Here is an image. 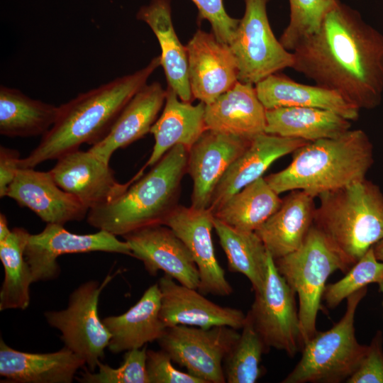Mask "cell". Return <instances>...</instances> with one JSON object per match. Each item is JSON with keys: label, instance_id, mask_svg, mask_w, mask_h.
Instances as JSON below:
<instances>
[{"label": "cell", "instance_id": "6da1fadb", "mask_svg": "<svg viewBox=\"0 0 383 383\" xmlns=\"http://www.w3.org/2000/svg\"><path fill=\"white\" fill-rule=\"evenodd\" d=\"M292 52V68L316 85L336 91L359 110L379 105L383 35L357 11L340 1Z\"/></svg>", "mask_w": 383, "mask_h": 383}, {"label": "cell", "instance_id": "7a4b0ae2", "mask_svg": "<svg viewBox=\"0 0 383 383\" xmlns=\"http://www.w3.org/2000/svg\"><path fill=\"white\" fill-rule=\"evenodd\" d=\"M160 65V56L155 57L143 68L81 93L59 106L55 123L38 146L21 159L20 169L34 168L78 150L82 144L93 145L101 140L126 105Z\"/></svg>", "mask_w": 383, "mask_h": 383}, {"label": "cell", "instance_id": "3957f363", "mask_svg": "<svg viewBox=\"0 0 383 383\" xmlns=\"http://www.w3.org/2000/svg\"><path fill=\"white\" fill-rule=\"evenodd\" d=\"M373 163L367 133L350 129L335 138L306 143L294 151L287 167L265 179L278 194L301 190L315 198L366 179Z\"/></svg>", "mask_w": 383, "mask_h": 383}, {"label": "cell", "instance_id": "277c9868", "mask_svg": "<svg viewBox=\"0 0 383 383\" xmlns=\"http://www.w3.org/2000/svg\"><path fill=\"white\" fill-rule=\"evenodd\" d=\"M188 157L189 150L184 145L174 146L114 201L89 209L87 223L116 236L145 226L164 224L179 206Z\"/></svg>", "mask_w": 383, "mask_h": 383}, {"label": "cell", "instance_id": "5b68a950", "mask_svg": "<svg viewBox=\"0 0 383 383\" xmlns=\"http://www.w3.org/2000/svg\"><path fill=\"white\" fill-rule=\"evenodd\" d=\"M318 198L313 226L349 270L383 239V193L365 179Z\"/></svg>", "mask_w": 383, "mask_h": 383}, {"label": "cell", "instance_id": "8992f818", "mask_svg": "<svg viewBox=\"0 0 383 383\" xmlns=\"http://www.w3.org/2000/svg\"><path fill=\"white\" fill-rule=\"evenodd\" d=\"M367 292L365 287L348 296L345 311L328 331H316L301 349V357L282 383H340L352 376L367 346L358 343L354 327L357 306Z\"/></svg>", "mask_w": 383, "mask_h": 383}, {"label": "cell", "instance_id": "52a82bcc", "mask_svg": "<svg viewBox=\"0 0 383 383\" xmlns=\"http://www.w3.org/2000/svg\"><path fill=\"white\" fill-rule=\"evenodd\" d=\"M274 262L298 296L304 346L317 331V315L328 278L336 270L346 273L348 269L313 225L299 249Z\"/></svg>", "mask_w": 383, "mask_h": 383}, {"label": "cell", "instance_id": "ba28073f", "mask_svg": "<svg viewBox=\"0 0 383 383\" xmlns=\"http://www.w3.org/2000/svg\"><path fill=\"white\" fill-rule=\"evenodd\" d=\"M89 281L79 285L70 296L67 307L44 313L48 323L61 333L65 347L82 357L91 371L104 359L111 334L100 319L98 303L101 292L112 279Z\"/></svg>", "mask_w": 383, "mask_h": 383}, {"label": "cell", "instance_id": "9c48e42d", "mask_svg": "<svg viewBox=\"0 0 383 383\" xmlns=\"http://www.w3.org/2000/svg\"><path fill=\"white\" fill-rule=\"evenodd\" d=\"M270 0H244L245 9L229 46L238 65V81L255 85L267 77L292 68L294 57L274 36L267 5Z\"/></svg>", "mask_w": 383, "mask_h": 383}, {"label": "cell", "instance_id": "30bf717a", "mask_svg": "<svg viewBox=\"0 0 383 383\" xmlns=\"http://www.w3.org/2000/svg\"><path fill=\"white\" fill-rule=\"evenodd\" d=\"M296 293L276 268L269 253L261 291L247 314L267 351L274 348L293 357L303 348Z\"/></svg>", "mask_w": 383, "mask_h": 383}, {"label": "cell", "instance_id": "8fae6325", "mask_svg": "<svg viewBox=\"0 0 383 383\" xmlns=\"http://www.w3.org/2000/svg\"><path fill=\"white\" fill-rule=\"evenodd\" d=\"M240 333L229 326L209 328L177 325L166 328L157 340L172 362L205 383H225L223 360Z\"/></svg>", "mask_w": 383, "mask_h": 383}, {"label": "cell", "instance_id": "7c38bea8", "mask_svg": "<svg viewBox=\"0 0 383 383\" xmlns=\"http://www.w3.org/2000/svg\"><path fill=\"white\" fill-rule=\"evenodd\" d=\"M106 252L132 256L128 244L116 235L99 230L91 234L79 235L66 230L63 225L47 223L38 234H30L25 249L33 282L57 278L60 268L57 258L62 255L89 252Z\"/></svg>", "mask_w": 383, "mask_h": 383}, {"label": "cell", "instance_id": "4fadbf2b", "mask_svg": "<svg viewBox=\"0 0 383 383\" xmlns=\"http://www.w3.org/2000/svg\"><path fill=\"white\" fill-rule=\"evenodd\" d=\"M55 182L76 197L89 210L107 204L120 196L138 178L119 183L109 163L89 150L67 152L50 170Z\"/></svg>", "mask_w": 383, "mask_h": 383}, {"label": "cell", "instance_id": "5bb4252c", "mask_svg": "<svg viewBox=\"0 0 383 383\" xmlns=\"http://www.w3.org/2000/svg\"><path fill=\"white\" fill-rule=\"evenodd\" d=\"M132 256L152 276L162 270L179 284L198 289V268L185 244L168 226L154 224L123 235Z\"/></svg>", "mask_w": 383, "mask_h": 383}, {"label": "cell", "instance_id": "9a60e30c", "mask_svg": "<svg viewBox=\"0 0 383 383\" xmlns=\"http://www.w3.org/2000/svg\"><path fill=\"white\" fill-rule=\"evenodd\" d=\"M194 99L212 103L238 82V65L229 45L199 29L186 45Z\"/></svg>", "mask_w": 383, "mask_h": 383}, {"label": "cell", "instance_id": "2e32d148", "mask_svg": "<svg viewBox=\"0 0 383 383\" xmlns=\"http://www.w3.org/2000/svg\"><path fill=\"white\" fill-rule=\"evenodd\" d=\"M189 250L199 273L198 291L204 295L226 296L233 289L215 255L211 238L213 216L207 209L178 206L165 220Z\"/></svg>", "mask_w": 383, "mask_h": 383}, {"label": "cell", "instance_id": "e0dca14e", "mask_svg": "<svg viewBox=\"0 0 383 383\" xmlns=\"http://www.w3.org/2000/svg\"><path fill=\"white\" fill-rule=\"evenodd\" d=\"M251 141L208 129L202 133L189 150L187 172L193 180L192 207L209 208L219 181Z\"/></svg>", "mask_w": 383, "mask_h": 383}, {"label": "cell", "instance_id": "ac0fdd59", "mask_svg": "<svg viewBox=\"0 0 383 383\" xmlns=\"http://www.w3.org/2000/svg\"><path fill=\"white\" fill-rule=\"evenodd\" d=\"M157 283L161 294L160 318L166 328L226 326L238 330L245 323L246 315L241 310L218 305L197 289L177 283L166 274Z\"/></svg>", "mask_w": 383, "mask_h": 383}, {"label": "cell", "instance_id": "d6986e66", "mask_svg": "<svg viewBox=\"0 0 383 383\" xmlns=\"http://www.w3.org/2000/svg\"><path fill=\"white\" fill-rule=\"evenodd\" d=\"M6 196L29 209L47 223L64 225L79 221L89 211L76 197L57 184L50 171L34 168L18 170Z\"/></svg>", "mask_w": 383, "mask_h": 383}, {"label": "cell", "instance_id": "ffe728a7", "mask_svg": "<svg viewBox=\"0 0 383 383\" xmlns=\"http://www.w3.org/2000/svg\"><path fill=\"white\" fill-rule=\"evenodd\" d=\"M306 143L301 139L266 133L254 138L219 181L208 209L213 214L233 194L262 177L275 160L293 153Z\"/></svg>", "mask_w": 383, "mask_h": 383}, {"label": "cell", "instance_id": "44dd1931", "mask_svg": "<svg viewBox=\"0 0 383 383\" xmlns=\"http://www.w3.org/2000/svg\"><path fill=\"white\" fill-rule=\"evenodd\" d=\"M206 129L248 140L265 133L266 109L254 84L238 82L205 106Z\"/></svg>", "mask_w": 383, "mask_h": 383}, {"label": "cell", "instance_id": "7402d4cb", "mask_svg": "<svg viewBox=\"0 0 383 383\" xmlns=\"http://www.w3.org/2000/svg\"><path fill=\"white\" fill-rule=\"evenodd\" d=\"M166 94L158 82L146 84L126 105L106 135L89 150L109 163L116 150L150 133L164 106Z\"/></svg>", "mask_w": 383, "mask_h": 383}, {"label": "cell", "instance_id": "603a6c76", "mask_svg": "<svg viewBox=\"0 0 383 383\" xmlns=\"http://www.w3.org/2000/svg\"><path fill=\"white\" fill-rule=\"evenodd\" d=\"M85 361L64 347L48 353L22 352L1 339L0 375L13 383H71Z\"/></svg>", "mask_w": 383, "mask_h": 383}, {"label": "cell", "instance_id": "cb8c5ba5", "mask_svg": "<svg viewBox=\"0 0 383 383\" xmlns=\"http://www.w3.org/2000/svg\"><path fill=\"white\" fill-rule=\"evenodd\" d=\"M314 198L301 190H293L277 211L255 232L274 260L299 249L313 225Z\"/></svg>", "mask_w": 383, "mask_h": 383}, {"label": "cell", "instance_id": "d4e9b609", "mask_svg": "<svg viewBox=\"0 0 383 383\" xmlns=\"http://www.w3.org/2000/svg\"><path fill=\"white\" fill-rule=\"evenodd\" d=\"M166 92L162 113L150 131L154 136L155 144L149 159L139 170L142 173L177 145H182L189 150L207 130L204 103L192 105L191 102L179 100L176 92L168 86Z\"/></svg>", "mask_w": 383, "mask_h": 383}, {"label": "cell", "instance_id": "484cf974", "mask_svg": "<svg viewBox=\"0 0 383 383\" xmlns=\"http://www.w3.org/2000/svg\"><path fill=\"white\" fill-rule=\"evenodd\" d=\"M160 291L155 283L124 313L103 318L111 334L109 350L119 353L157 341L166 329L160 318Z\"/></svg>", "mask_w": 383, "mask_h": 383}, {"label": "cell", "instance_id": "4316f807", "mask_svg": "<svg viewBox=\"0 0 383 383\" xmlns=\"http://www.w3.org/2000/svg\"><path fill=\"white\" fill-rule=\"evenodd\" d=\"M136 18L149 26L159 42L162 51L160 65L167 86L180 100L192 102L194 97L189 81L187 51L174 30L170 0H150L138 9Z\"/></svg>", "mask_w": 383, "mask_h": 383}, {"label": "cell", "instance_id": "83f0119b", "mask_svg": "<svg viewBox=\"0 0 383 383\" xmlns=\"http://www.w3.org/2000/svg\"><path fill=\"white\" fill-rule=\"evenodd\" d=\"M266 109L279 107H313L335 112L350 121L359 118L360 110L336 91L318 85L298 83L286 75L271 74L255 85Z\"/></svg>", "mask_w": 383, "mask_h": 383}, {"label": "cell", "instance_id": "f1b7e54d", "mask_svg": "<svg viewBox=\"0 0 383 383\" xmlns=\"http://www.w3.org/2000/svg\"><path fill=\"white\" fill-rule=\"evenodd\" d=\"M351 121L332 111L313 107L266 109L265 133L307 142L340 136Z\"/></svg>", "mask_w": 383, "mask_h": 383}, {"label": "cell", "instance_id": "f546056e", "mask_svg": "<svg viewBox=\"0 0 383 383\" xmlns=\"http://www.w3.org/2000/svg\"><path fill=\"white\" fill-rule=\"evenodd\" d=\"M59 106L30 98L19 89L0 87V133L7 137L44 135L55 123Z\"/></svg>", "mask_w": 383, "mask_h": 383}, {"label": "cell", "instance_id": "4dcf8cb0", "mask_svg": "<svg viewBox=\"0 0 383 383\" xmlns=\"http://www.w3.org/2000/svg\"><path fill=\"white\" fill-rule=\"evenodd\" d=\"M282 199L260 177L233 194L213 216L241 231H257L279 208Z\"/></svg>", "mask_w": 383, "mask_h": 383}, {"label": "cell", "instance_id": "1f68e13d", "mask_svg": "<svg viewBox=\"0 0 383 383\" xmlns=\"http://www.w3.org/2000/svg\"><path fill=\"white\" fill-rule=\"evenodd\" d=\"M213 229L228 259V270L245 275L255 292L265 280L269 252L253 232L236 230L213 217Z\"/></svg>", "mask_w": 383, "mask_h": 383}, {"label": "cell", "instance_id": "d6a6232c", "mask_svg": "<svg viewBox=\"0 0 383 383\" xmlns=\"http://www.w3.org/2000/svg\"><path fill=\"white\" fill-rule=\"evenodd\" d=\"M30 235L23 228H14L6 239L0 241V260L4 271L0 311L24 310L29 305V290L33 279L24 253Z\"/></svg>", "mask_w": 383, "mask_h": 383}, {"label": "cell", "instance_id": "836d02e7", "mask_svg": "<svg viewBox=\"0 0 383 383\" xmlns=\"http://www.w3.org/2000/svg\"><path fill=\"white\" fill-rule=\"evenodd\" d=\"M242 333L223 360L228 383H255L262 375V355L267 351L246 314Z\"/></svg>", "mask_w": 383, "mask_h": 383}, {"label": "cell", "instance_id": "e575fe53", "mask_svg": "<svg viewBox=\"0 0 383 383\" xmlns=\"http://www.w3.org/2000/svg\"><path fill=\"white\" fill-rule=\"evenodd\" d=\"M289 22L283 30L279 42L292 52L304 39L315 33L325 16L339 0H289Z\"/></svg>", "mask_w": 383, "mask_h": 383}, {"label": "cell", "instance_id": "d590c367", "mask_svg": "<svg viewBox=\"0 0 383 383\" xmlns=\"http://www.w3.org/2000/svg\"><path fill=\"white\" fill-rule=\"evenodd\" d=\"M382 280L383 262L376 257L372 247L350 267L345 277L326 285L323 299L328 308L334 309L353 293Z\"/></svg>", "mask_w": 383, "mask_h": 383}, {"label": "cell", "instance_id": "8d00e7d4", "mask_svg": "<svg viewBox=\"0 0 383 383\" xmlns=\"http://www.w3.org/2000/svg\"><path fill=\"white\" fill-rule=\"evenodd\" d=\"M147 345L126 351L116 368L98 363L99 371L84 370L76 379L81 383H149L146 370Z\"/></svg>", "mask_w": 383, "mask_h": 383}, {"label": "cell", "instance_id": "74e56055", "mask_svg": "<svg viewBox=\"0 0 383 383\" xmlns=\"http://www.w3.org/2000/svg\"><path fill=\"white\" fill-rule=\"evenodd\" d=\"M198 9V18L211 24L212 33L221 43L229 45L240 19L226 12L223 0H191Z\"/></svg>", "mask_w": 383, "mask_h": 383}, {"label": "cell", "instance_id": "f35d334b", "mask_svg": "<svg viewBox=\"0 0 383 383\" xmlns=\"http://www.w3.org/2000/svg\"><path fill=\"white\" fill-rule=\"evenodd\" d=\"M146 370L149 383H205L176 369L169 355L162 349L147 350Z\"/></svg>", "mask_w": 383, "mask_h": 383}, {"label": "cell", "instance_id": "ab89813d", "mask_svg": "<svg viewBox=\"0 0 383 383\" xmlns=\"http://www.w3.org/2000/svg\"><path fill=\"white\" fill-rule=\"evenodd\" d=\"M383 335L377 331L356 371L347 383H383Z\"/></svg>", "mask_w": 383, "mask_h": 383}, {"label": "cell", "instance_id": "60d3db41", "mask_svg": "<svg viewBox=\"0 0 383 383\" xmlns=\"http://www.w3.org/2000/svg\"><path fill=\"white\" fill-rule=\"evenodd\" d=\"M20 153L14 149L0 147V197L6 196L9 186L20 170Z\"/></svg>", "mask_w": 383, "mask_h": 383}, {"label": "cell", "instance_id": "b9f144b4", "mask_svg": "<svg viewBox=\"0 0 383 383\" xmlns=\"http://www.w3.org/2000/svg\"><path fill=\"white\" fill-rule=\"evenodd\" d=\"M11 230L9 228L8 220L6 216L1 213L0 214V241L6 239L11 233Z\"/></svg>", "mask_w": 383, "mask_h": 383}, {"label": "cell", "instance_id": "7bdbcfd3", "mask_svg": "<svg viewBox=\"0 0 383 383\" xmlns=\"http://www.w3.org/2000/svg\"><path fill=\"white\" fill-rule=\"evenodd\" d=\"M373 251L376 257L383 262V239L373 246Z\"/></svg>", "mask_w": 383, "mask_h": 383}, {"label": "cell", "instance_id": "ee69618b", "mask_svg": "<svg viewBox=\"0 0 383 383\" xmlns=\"http://www.w3.org/2000/svg\"><path fill=\"white\" fill-rule=\"evenodd\" d=\"M378 285H379V292L382 294V296H383V280L381 282H379Z\"/></svg>", "mask_w": 383, "mask_h": 383}]
</instances>
